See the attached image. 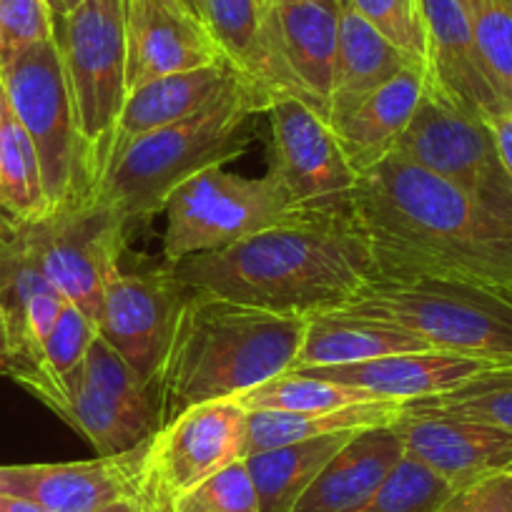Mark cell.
<instances>
[{
    "instance_id": "28",
    "label": "cell",
    "mask_w": 512,
    "mask_h": 512,
    "mask_svg": "<svg viewBox=\"0 0 512 512\" xmlns=\"http://www.w3.org/2000/svg\"><path fill=\"white\" fill-rule=\"evenodd\" d=\"M405 412L402 402L372 400L342 407L332 412H272L251 410L246 427V457L254 452L274 450L292 442L314 440V437L339 435V432H362L372 427H390Z\"/></svg>"
},
{
    "instance_id": "14",
    "label": "cell",
    "mask_w": 512,
    "mask_h": 512,
    "mask_svg": "<svg viewBox=\"0 0 512 512\" xmlns=\"http://www.w3.org/2000/svg\"><path fill=\"white\" fill-rule=\"evenodd\" d=\"M249 412L239 400L201 402L176 415L151 437L146 482L169 497L194 490L246 457Z\"/></svg>"
},
{
    "instance_id": "40",
    "label": "cell",
    "mask_w": 512,
    "mask_h": 512,
    "mask_svg": "<svg viewBox=\"0 0 512 512\" xmlns=\"http://www.w3.org/2000/svg\"><path fill=\"white\" fill-rule=\"evenodd\" d=\"M487 123H490L492 136H495L497 154H500L502 166H505V171L512 179V111L487 118Z\"/></svg>"
},
{
    "instance_id": "34",
    "label": "cell",
    "mask_w": 512,
    "mask_h": 512,
    "mask_svg": "<svg viewBox=\"0 0 512 512\" xmlns=\"http://www.w3.org/2000/svg\"><path fill=\"white\" fill-rule=\"evenodd\" d=\"M452 492L450 482L405 455L387 480L352 512H435Z\"/></svg>"
},
{
    "instance_id": "45",
    "label": "cell",
    "mask_w": 512,
    "mask_h": 512,
    "mask_svg": "<svg viewBox=\"0 0 512 512\" xmlns=\"http://www.w3.org/2000/svg\"><path fill=\"white\" fill-rule=\"evenodd\" d=\"M181 3H186V6H189L196 16H201V6H204V0H181Z\"/></svg>"
},
{
    "instance_id": "39",
    "label": "cell",
    "mask_w": 512,
    "mask_h": 512,
    "mask_svg": "<svg viewBox=\"0 0 512 512\" xmlns=\"http://www.w3.org/2000/svg\"><path fill=\"white\" fill-rule=\"evenodd\" d=\"M435 512H512V470L460 487Z\"/></svg>"
},
{
    "instance_id": "47",
    "label": "cell",
    "mask_w": 512,
    "mask_h": 512,
    "mask_svg": "<svg viewBox=\"0 0 512 512\" xmlns=\"http://www.w3.org/2000/svg\"><path fill=\"white\" fill-rule=\"evenodd\" d=\"M48 6H51V11L56 13V8H58V0H48Z\"/></svg>"
},
{
    "instance_id": "11",
    "label": "cell",
    "mask_w": 512,
    "mask_h": 512,
    "mask_svg": "<svg viewBox=\"0 0 512 512\" xmlns=\"http://www.w3.org/2000/svg\"><path fill=\"white\" fill-rule=\"evenodd\" d=\"M392 154L450 181L512 226V179L497 154L490 123L452 101L430 78Z\"/></svg>"
},
{
    "instance_id": "3",
    "label": "cell",
    "mask_w": 512,
    "mask_h": 512,
    "mask_svg": "<svg viewBox=\"0 0 512 512\" xmlns=\"http://www.w3.org/2000/svg\"><path fill=\"white\" fill-rule=\"evenodd\" d=\"M307 317L189 289L154 382L159 430L201 402L236 400L294 367Z\"/></svg>"
},
{
    "instance_id": "31",
    "label": "cell",
    "mask_w": 512,
    "mask_h": 512,
    "mask_svg": "<svg viewBox=\"0 0 512 512\" xmlns=\"http://www.w3.org/2000/svg\"><path fill=\"white\" fill-rule=\"evenodd\" d=\"M246 412L251 410H272V412H332L342 407L359 405V402H372L367 392L354 390L347 384L332 382V379L317 377L309 372H289L259 384L254 390L236 397Z\"/></svg>"
},
{
    "instance_id": "25",
    "label": "cell",
    "mask_w": 512,
    "mask_h": 512,
    "mask_svg": "<svg viewBox=\"0 0 512 512\" xmlns=\"http://www.w3.org/2000/svg\"><path fill=\"white\" fill-rule=\"evenodd\" d=\"M236 76L239 73L229 61H219L204 68H194V71L156 78V81L128 91L121 116H118L113 156L128 141L181 121V118L194 116L196 111L209 106L216 96H221Z\"/></svg>"
},
{
    "instance_id": "37",
    "label": "cell",
    "mask_w": 512,
    "mask_h": 512,
    "mask_svg": "<svg viewBox=\"0 0 512 512\" xmlns=\"http://www.w3.org/2000/svg\"><path fill=\"white\" fill-rule=\"evenodd\" d=\"M98 329L76 304L66 302V307L58 314L56 324H53L51 334H48L46 344H43L41 362L28 372L18 374L13 382L33 377V374H48V377H61V374L73 372L78 364L86 357L88 347L96 339Z\"/></svg>"
},
{
    "instance_id": "18",
    "label": "cell",
    "mask_w": 512,
    "mask_h": 512,
    "mask_svg": "<svg viewBox=\"0 0 512 512\" xmlns=\"http://www.w3.org/2000/svg\"><path fill=\"white\" fill-rule=\"evenodd\" d=\"M226 61L206 28L181 0H128L126 11V88L156 78L194 71Z\"/></svg>"
},
{
    "instance_id": "5",
    "label": "cell",
    "mask_w": 512,
    "mask_h": 512,
    "mask_svg": "<svg viewBox=\"0 0 512 512\" xmlns=\"http://www.w3.org/2000/svg\"><path fill=\"white\" fill-rule=\"evenodd\" d=\"M407 329L432 349L512 364V294L440 279H372L334 307Z\"/></svg>"
},
{
    "instance_id": "29",
    "label": "cell",
    "mask_w": 512,
    "mask_h": 512,
    "mask_svg": "<svg viewBox=\"0 0 512 512\" xmlns=\"http://www.w3.org/2000/svg\"><path fill=\"white\" fill-rule=\"evenodd\" d=\"M354 435L357 432H339L244 457L259 497V512H292L327 462Z\"/></svg>"
},
{
    "instance_id": "33",
    "label": "cell",
    "mask_w": 512,
    "mask_h": 512,
    "mask_svg": "<svg viewBox=\"0 0 512 512\" xmlns=\"http://www.w3.org/2000/svg\"><path fill=\"white\" fill-rule=\"evenodd\" d=\"M407 407L450 412V415L487 422V425L512 432V364L490 369L450 395L417 400Z\"/></svg>"
},
{
    "instance_id": "19",
    "label": "cell",
    "mask_w": 512,
    "mask_h": 512,
    "mask_svg": "<svg viewBox=\"0 0 512 512\" xmlns=\"http://www.w3.org/2000/svg\"><path fill=\"white\" fill-rule=\"evenodd\" d=\"M502 367V362L470 357L445 349H425V352L390 354V357L369 359L342 367H309L294 372H309L332 382L347 384L354 390L367 392L374 400H390L410 405L417 400L450 395L490 369Z\"/></svg>"
},
{
    "instance_id": "13",
    "label": "cell",
    "mask_w": 512,
    "mask_h": 512,
    "mask_svg": "<svg viewBox=\"0 0 512 512\" xmlns=\"http://www.w3.org/2000/svg\"><path fill=\"white\" fill-rule=\"evenodd\" d=\"M186 297L189 287L169 264L149 272L118 274L103 294L98 334L151 390L169 352Z\"/></svg>"
},
{
    "instance_id": "22",
    "label": "cell",
    "mask_w": 512,
    "mask_h": 512,
    "mask_svg": "<svg viewBox=\"0 0 512 512\" xmlns=\"http://www.w3.org/2000/svg\"><path fill=\"white\" fill-rule=\"evenodd\" d=\"M279 41L314 111L329 121L342 0H272Z\"/></svg>"
},
{
    "instance_id": "35",
    "label": "cell",
    "mask_w": 512,
    "mask_h": 512,
    "mask_svg": "<svg viewBox=\"0 0 512 512\" xmlns=\"http://www.w3.org/2000/svg\"><path fill=\"white\" fill-rule=\"evenodd\" d=\"M174 512H259L254 480L246 460L231 462L216 475L206 477L194 490L171 497Z\"/></svg>"
},
{
    "instance_id": "1",
    "label": "cell",
    "mask_w": 512,
    "mask_h": 512,
    "mask_svg": "<svg viewBox=\"0 0 512 512\" xmlns=\"http://www.w3.org/2000/svg\"><path fill=\"white\" fill-rule=\"evenodd\" d=\"M349 206L377 279H440L512 294V226L450 181L390 154L357 176Z\"/></svg>"
},
{
    "instance_id": "17",
    "label": "cell",
    "mask_w": 512,
    "mask_h": 512,
    "mask_svg": "<svg viewBox=\"0 0 512 512\" xmlns=\"http://www.w3.org/2000/svg\"><path fill=\"white\" fill-rule=\"evenodd\" d=\"M405 455L430 467L452 490L512 470V432L437 410L407 407L395 422Z\"/></svg>"
},
{
    "instance_id": "8",
    "label": "cell",
    "mask_w": 512,
    "mask_h": 512,
    "mask_svg": "<svg viewBox=\"0 0 512 512\" xmlns=\"http://www.w3.org/2000/svg\"><path fill=\"white\" fill-rule=\"evenodd\" d=\"M0 83L8 106L38 151L51 211L96 194L56 38L18 53L0 71Z\"/></svg>"
},
{
    "instance_id": "20",
    "label": "cell",
    "mask_w": 512,
    "mask_h": 512,
    "mask_svg": "<svg viewBox=\"0 0 512 512\" xmlns=\"http://www.w3.org/2000/svg\"><path fill=\"white\" fill-rule=\"evenodd\" d=\"M201 18L239 76L249 78L274 101L299 98L309 103L284 58L272 0H204Z\"/></svg>"
},
{
    "instance_id": "36",
    "label": "cell",
    "mask_w": 512,
    "mask_h": 512,
    "mask_svg": "<svg viewBox=\"0 0 512 512\" xmlns=\"http://www.w3.org/2000/svg\"><path fill=\"white\" fill-rule=\"evenodd\" d=\"M369 26L427 68V36L420 0H344Z\"/></svg>"
},
{
    "instance_id": "15",
    "label": "cell",
    "mask_w": 512,
    "mask_h": 512,
    "mask_svg": "<svg viewBox=\"0 0 512 512\" xmlns=\"http://www.w3.org/2000/svg\"><path fill=\"white\" fill-rule=\"evenodd\" d=\"M66 302L21 244L13 221L0 214V377L16 379L41 362Z\"/></svg>"
},
{
    "instance_id": "24",
    "label": "cell",
    "mask_w": 512,
    "mask_h": 512,
    "mask_svg": "<svg viewBox=\"0 0 512 512\" xmlns=\"http://www.w3.org/2000/svg\"><path fill=\"white\" fill-rule=\"evenodd\" d=\"M427 68L412 66L382 88L364 98L357 108L329 123L347 156L349 166L359 174L369 171L395 151V144L410 126L422 93Z\"/></svg>"
},
{
    "instance_id": "23",
    "label": "cell",
    "mask_w": 512,
    "mask_h": 512,
    "mask_svg": "<svg viewBox=\"0 0 512 512\" xmlns=\"http://www.w3.org/2000/svg\"><path fill=\"white\" fill-rule=\"evenodd\" d=\"M405 457L395 427L362 430L327 462L292 512H352L387 480Z\"/></svg>"
},
{
    "instance_id": "44",
    "label": "cell",
    "mask_w": 512,
    "mask_h": 512,
    "mask_svg": "<svg viewBox=\"0 0 512 512\" xmlns=\"http://www.w3.org/2000/svg\"><path fill=\"white\" fill-rule=\"evenodd\" d=\"M81 3H83V0H58V8H56V13H53V16H56V18L68 16V13L76 11Z\"/></svg>"
},
{
    "instance_id": "46",
    "label": "cell",
    "mask_w": 512,
    "mask_h": 512,
    "mask_svg": "<svg viewBox=\"0 0 512 512\" xmlns=\"http://www.w3.org/2000/svg\"><path fill=\"white\" fill-rule=\"evenodd\" d=\"M0 116H3V83H0Z\"/></svg>"
},
{
    "instance_id": "32",
    "label": "cell",
    "mask_w": 512,
    "mask_h": 512,
    "mask_svg": "<svg viewBox=\"0 0 512 512\" xmlns=\"http://www.w3.org/2000/svg\"><path fill=\"white\" fill-rule=\"evenodd\" d=\"M482 71L505 111H512V8L507 0H462Z\"/></svg>"
},
{
    "instance_id": "41",
    "label": "cell",
    "mask_w": 512,
    "mask_h": 512,
    "mask_svg": "<svg viewBox=\"0 0 512 512\" xmlns=\"http://www.w3.org/2000/svg\"><path fill=\"white\" fill-rule=\"evenodd\" d=\"M141 497H144L146 502V512H174L171 510V497L164 495V492L154 490L146 480H144V487H141Z\"/></svg>"
},
{
    "instance_id": "26",
    "label": "cell",
    "mask_w": 512,
    "mask_h": 512,
    "mask_svg": "<svg viewBox=\"0 0 512 512\" xmlns=\"http://www.w3.org/2000/svg\"><path fill=\"white\" fill-rule=\"evenodd\" d=\"M425 349H432L425 339L395 324L327 309L307 317L304 342L292 369L342 367V364H359L390 354L425 352Z\"/></svg>"
},
{
    "instance_id": "10",
    "label": "cell",
    "mask_w": 512,
    "mask_h": 512,
    "mask_svg": "<svg viewBox=\"0 0 512 512\" xmlns=\"http://www.w3.org/2000/svg\"><path fill=\"white\" fill-rule=\"evenodd\" d=\"M164 264L224 249L299 214L272 176H239L209 166L176 186L164 206Z\"/></svg>"
},
{
    "instance_id": "43",
    "label": "cell",
    "mask_w": 512,
    "mask_h": 512,
    "mask_svg": "<svg viewBox=\"0 0 512 512\" xmlns=\"http://www.w3.org/2000/svg\"><path fill=\"white\" fill-rule=\"evenodd\" d=\"M98 512H146V502L139 492V495H131V497H123V500L111 502V505L101 507Z\"/></svg>"
},
{
    "instance_id": "21",
    "label": "cell",
    "mask_w": 512,
    "mask_h": 512,
    "mask_svg": "<svg viewBox=\"0 0 512 512\" xmlns=\"http://www.w3.org/2000/svg\"><path fill=\"white\" fill-rule=\"evenodd\" d=\"M427 36V78L482 118L507 113L492 91L462 0H420Z\"/></svg>"
},
{
    "instance_id": "9",
    "label": "cell",
    "mask_w": 512,
    "mask_h": 512,
    "mask_svg": "<svg viewBox=\"0 0 512 512\" xmlns=\"http://www.w3.org/2000/svg\"><path fill=\"white\" fill-rule=\"evenodd\" d=\"M13 229L48 282L98 327L106 287L121 274V211L93 194L38 221H13Z\"/></svg>"
},
{
    "instance_id": "42",
    "label": "cell",
    "mask_w": 512,
    "mask_h": 512,
    "mask_svg": "<svg viewBox=\"0 0 512 512\" xmlns=\"http://www.w3.org/2000/svg\"><path fill=\"white\" fill-rule=\"evenodd\" d=\"M0 512H48V510L43 505H38V502L26 500V497L0 495Z\"/></svg>"
},
{
    "instance_id": "16",
    "label": "cell",
    "mask_w": 512,
    "mask_h": 512,
    "mask_svg": "<svg viewBox=\"0 0 512 512\" xmlns=\"http://www.w3.org/2000/svg\"><path fill=\"white\" fill-rule=\"evenodd\" d=\"M151 440L134 450L86 462L0 467V495L38 502L48 512H98L123 497L139 495L146 480Z\"/></svg>"
},
{
    "instance_id": "27",
    "label": "cell",
    "mask_w": 512,
    "mask_h": 512,
    "mask_svg": "<svg viewBox=\"0 0 512 512\" xmlns=\"http://www.w3.org/2000/svg\"><path fill=\"white\" fill-rule=\"evenodd\" d=\"M412 66H422V63H417L395 43L387 41L377 28L369 26L349 3L342 0L329 123L347 116L364 98L372 96L377 88L390 83L392 78Z\"/></svg>"
},
{
    "instance_id": "48",
    "label": "cell",
    "mask_w": 512,
    "mask_h": 512,
    "mask_svg": "<svg viewBox=\"0 0 512 512\" xmlns=\"http://www.w3.org/2000/svg\"><path fill=\"white\" fill-rule=\"evenodd\" d=\"M507 6H510V8H512V0H507Z\"/></svg>"
},
{
    "instance_id": "4",
    "label": "cell",
    "mask_w": 512,
    "mask_h": 512,
    "mask_svg": "<svg viewBox=\"0 0 512 512\" xmlns=\"http://www.w3.org/2000/svg\"><path fill=\"white\" fill-rule=\"evenodd\" d=\"M272 103L267 91L236 76L221 96L194 116L149 131L118 149L96 194L111 201L128 226L149 221L164 211L176 186L244 154L249 146L244 126L249 118L267 113Z\"/></svg>"
},
{
    "instance_id": "6",
    "label": "cell",
    "mask_w": 512,
    "mask_h": 512,
    "mask_svg": "<svg viewBox=\"0 0 512 512\" xmlns=\"http://www.w3.org/2000/svg\"><path fill=\"white\" fill-rule=\"evenodd\" d=\"M128 0H83L56 18V46L76 108L93 191L113 159V141L126 103Z\"/></svg>"
},
{
    "instance_id": "2",
    "label": "cell",
    "mask_w": 512,
    "mask_h": 512,
    "mask_svg": "<svg viewBox=\"0 0 512 512\" xmlns=\"http://www.w3.org/2000/svg\"><path fill=\"white\" fill-rule=\"evenodd\" d=\"M171 269L189 289L299 317L339 307L377 279L372 249L349 204L299 211Z\"/></svg>"
},
{
    "instance_id": "12",
    "label": "cell",
    "mask_w": 512,
    "mask_h": 512,
    "mask_svg": "<svg viewBox=\"0 0 512 512\" xmlns=\"http://www.w3.org/2000/svg\"><path fill=\"white\" fill-rule=\"evenodd\" d=\"M272 128L269 176L294 209H332L349 204L357 171L349 166L332 126L299 98H279L267 111Z\"/></svg>"
},
{
    "instance_id": "7",
    "label": "cell",
    "mask_w": 512,
    "mask_h": 512,
    "mask_svg": "<svg viewBox=\"0 0 512 512\" xmlns=\"http://www.w3.org/2000/svg\"><path fill=\"white\" fill-rule=\"evenodd\" d=\"M18 384L76 430L98 457L134 450L159 432L154 390L101 334L73 372L33 374Z\"/></svg>"
},
{
    "instance_id": "30",
    "label": "cell",
    "mask_w": 512,
    "mask_h": 512,
    "mask_svg": "<svg viewBox=\"0 0 512 512\" xmlns=\"http://www.w3.org/2000/svg\"><path fill=\"white\" fill-rule=\"evenodd\" d=\"M0 214L21 224L51 214L38 151L6 96L0 116Z\"/></svg>"
},
{
    "instance_id": "38",
    "label": "cell",
    "mask_w": 512,
    "mask_h": 512,
    "mask_svg": "<svg viewBox=\"0 0 512 512\" xmlns=\"http://www.w3.org/2000/svg\"><path fill=\"white\" fill-rule=\"evenodd\" d=\"M56 38L48 0H0V71L26 48Z\"/></svg>"
}]
</instances>
